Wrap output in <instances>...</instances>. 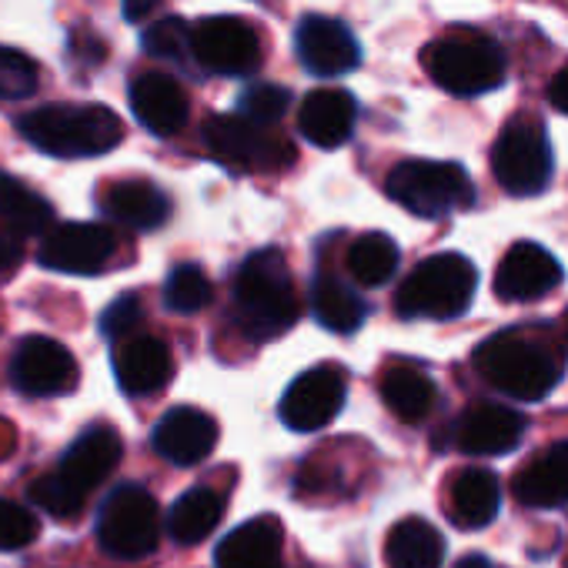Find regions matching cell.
Returning a JSON list of instances; mask_svg holds the SVG:
<instances>
[{
	"label": "cell",
	"mask_w": 568,
	"mask_h": 568,
	"mask_svg": "<svg viewBox=\"0 0 568 568\" xmlns=\"http://www.w3.org/2000/svg\"><path fill=\"white\" fill-rule=\"evenodd\" d=\"M565 328H568V315H565Z\"/></svg>",
	"instance_id": "cell-43"
},
{
	"label": "cell",
	"mask_w": 568,
	"mask_h": 568,
	"mask_svg": "<svg viewBox=\"0 0 568 568\" xmlns=\"http://www.w3.org/2000/svg\"><path fill=\"white\" fill-rule=\"evenodd\" d=\"M475 368L501 395L515 402H541L561 382L565 355L545 338L525 332H501L478 345Z\"/></svg>",
	"instance_id": "cell-2"
},
{
	"label": "cell",
	"mask_w": 568,
	"mask_h": 568,
	"mask_svg": "<svg viewBox=\"0 0 568 568\" xmlns=\"http://www.w3.org/2000/svg\"><path fill=\"white\" fill-rule=\"evenodd\" d=\"M224 515V498L211 488H191L181 495L168 515V535L178 545H197L204 541Z\"/></svg>",
	"instance_id": "cell-29"
},
{
	"label": "cell",
	"mask_w": 568,
	"mask_h": 568,
	"mask_svg": "<svg viewBox=\"0 0 568 568\" xmlns=\"http://www.w3.org/2000/svg\"><path fill=\"white\" fill-rule=\"evenodd\" d=\"M118 241L104 224H58L41 244V264L61 274H94L101 271Z\"/></svg>",
	"instance_id": "cell-14"
},
{
	"label": "cell",
	"mask_w": 568,
	"mask_h": 568,
	"mask_svg": "<svg viewBox=\"0 0 568 568\" xmlns=\"http://www.w3.org/2000/svg\"><path fill=\"white\" fill-rule=\"evenodd\" d=\"M131 111L158 138H171L187 124V98L168 74H141L131 81Z\"/></svg>",
	"instance_id": "cell-19"
},
{
	"label": "cell",
	"mask_w": 568,
	"mask_h": 568,
	"mask_svg": "<svg viewBox=\"0 0 568 568\" xmlns=\"http://www.w3.org/2000/svg\"><path fill=\"white\" fill-rule=\"evenodd\" d=\"M144 51L151 58L184 61V58H191V28L181 18H164L144 31Z\"/></svg>",
	"instance_id": "cell-34"
},
{
	"label": "cell",
	"mask_w": 568,
	"mask_h": 568,
	"mask_svg": "<svg viewBox=\"0 0 568 568\" xmlns=\"http://www.w3.org/2000/svg\"><path fill=\"white\" fill-rule=\"evenodd\" d=\"M545 98H548V104H551L558 114H565V118H568V68H561V71L548 81Z\"/></svg>",
	"instance_id": "cell-40"
},
{
	"label": "cell",
	"mask_w": 568,
	"mask_h": 568,
	"mask_svg": "<svg viewBox=\"0 0 568 568\" xmlns=\"http://www.w3.org/2000/svg\"><path fill=\"white\" fill-rule=\"evenodd\" d=\"M11 382L34 398L68 395L78 385V362L54 338H24L11 362Z\"/></svg>",
	"instance_id": "cell-12"
},
{
	"label": "cell",
	"mask_w": 568,
	"mask_h": 568,
	"mask_svg": "<svg viewBox=\"0 0 568 568\" xmlns=\"http://www.w3.org/2000/svg\"><path fill=\"white\" fill-rule=\"evenodd\" d=\"M295 44L302 64L318 78H342L362 64L358 38L335 18H305L295 34Z\"/></svg>",
	"instance_id": "cell-16"
},
{
	"label": "cell",
	"mask_w": 568,
	"mask_h": 568,
	"mask_svg": "<svg viewBox=\"0 0 568 568\" xmlns=\"http://www.w3.org/2000/svg\"><path fill=\"white\" fill-rule=\"evenodd\" d=\"M204 144L214 158L227 161L241 171H284L295 161V148L271 134L261 124L244 121L241 114H221L207 118L204 124Z\"/></svg>",
	"instance_id": "cell-9"
},
{
	"label": "cell",
	"mask_w": 568,
	"mask_h": 568,
	"mask_svg": "<svg viewBox=\"0 0 568 568\" xmlns=\"http://www.w3.org/2000/svg\"><path fill=\"white\" fill-rule=\"evenodd\" d=\"M458 568H491L481 555H468V558H462V565Z\"/></svg>",
	"instance_id": "cell-42"
},
{
	"label": "cell",
	"mask_w": 568,
	"mask_h": 568,
	"mask_svg": "<svg viewBox=\"0 0 568 568\" xmlns=\"http://www.w3.org/2000/svg\"><path fill=\"white\" fill-rule=\"evenodd\" d=\"M98 538L108 555L124 561L151 555L161 541V508L154 495L141 485L114 488L98 515Z\"/></svg>",
	"instance_id": "cell-8"
},
{
	"label": "cell",
	"mask_w": 568,
	"mask_h": 568,
	"mask_svg": "<svg viewBox=\"0 0 568 568\" xmlns=\"http://www.w3.org/2000/svg\"><path fill=\"white\" fill-rule=\"evenodd\" d=\"M0 224L14 234H44L54 224V207L24 181L0 171Z\"/></svg>",
	"instance_id": "cell-28"
},
{
	"label": "cell",
	"mask_w": 568,
	"mask_h": 568,
	"mask_svg": "<svg viewBox=\"0 0 568 568\" xmlns=\"http://www.w3.org/2000/svg\"><path fill=\"white\" fill-rule=\"evenodd\" d=\"M385 187L395 204L418 217H448L475 204V184L455 161H402Z\"/></svg>",
	"instance_id": "cell-7"
},
{
	"label": "cell",
	"mask_w": 568,
	"mask_h": 568,
	"mask_svg": "<svg viewBox=\"0 0 568 568\" xmlns=\"http://www.w3.org/2000/svg\"><path fill=\"white\" fill-rule=\"evenodd\" d=\"M491 174L511 197H535L551 184L555 151L541 118L515 114L491 144Z\"/></svg>",
	"instance_id": "cell-6"
},
{
	"label": "cell",
	"mask_w": 568,
	"mask_h": 568,
	"mask_svg": "<svg viewBox=\"0 0 568 568\" xmlns=\"http://www.w3.org/2000/svg\"><path fill=\"white\" fill-rule=\"evenodd\" d=\"M121 8H124V18L138 24V21H144L158 8V0H121Z\"/></svg>",
	"instance_id": "cell-41"
},
{
	"label": "cell",
	"mask_w": 568,
	"mask_h": 568,
	"mask_svg": "<svg viewBox=\"0 0 568 568\" xmlns=\"http://www.w3.org/2000/svg\"><path fill=\"white\" fill-rule=\"evenodd\" d=\"M21 134L54 158H98L121 144L124 128L101 104H48L21 118Z\"/></svg>",
	"instance_id": "cell-3"
},
{
	"label": "cell",
	"mask_w": 568,
	"mask_h": 568,
	"mask_svg": "<svg viewBox=\"0 0 568 568\" xmlns=\"http://www.w3.org/2000/svg\"><path fill=\"white\" fill-rule=\"evenodd\" d=\"M432 81L455 98H481L508 81V51L481 31L438 38L425 54Z\"/></svg>",
	"instance_id": "cell-4"
},
{
	"label": "cell",
	"mask_w": 568,
	"mask_h": 568,
	"mask_svg": "<svg viewBox=\"0 0 568 568\" xmlns=\"http://www.w3.org/2000/svg\"><path fill=\"white\" fill-rule=\"evenodd\" d=\"M345 405V375L332 365L312 368L292 382L281 398V422L292 432H318Z\"/></svg>",
	"instance_id": "cell-11"
},
{
	"label": "cell",
	"mask_w": 568,
	"mask_h": 568,
	"mask_svg": "<svg viewBox=\"0 0 568 568\" xmlns=\"http://www.w3.org/2000/svg\"><path fill=\"white\" fill-rule=\"evenodd\" d=\"M511 495L528 508L568 505V442L541 448L511 481Z\"/></svg>",
	"instance_id": "cell-22"
},
{
	"label": "cell",
	"mask_w": 568,
	"mask_h": 568,
	"mask_svg": "<svg viewBox=\"0 0 568 568\" xmlns=\"http://www.w3.org/2000/svg\"><path fill=\"white\" fill-rule=\"evenodd\" d=\"M104 211L128 227L154 231L171 217V201L151 181H118L104 194Z\"/></svg>",
	"instance_id": "cell-25"
},
{
	"label": "cell",
	"mask_w": 568,
	"mask_h": 568,
	"mask_svg": "<svg viewBox=\"0 0 568 568\" xmlns=\"http://www.w3.org/2000/svg\"><path fill=\"white\" fill-rule=\"evenodd\" d=\"M121 452H124V445H121V435H118L114 428H104V425L88 428V432L68 448V455H64L58 475H61L74 491H81V495L88 498V495L118 468Z\"/></svg>",
	"instance_id": "cell-18"
},
{
	"label": "cell",
	"mask_w": 568,
	"mask_h": 568,
	"mask_svg": "<svg viewBox=\"0 0 568 568\" xmlns=\"http://www.w3.org/2000/svg\"><path fill=\"white\" fill-rule=\"evenodd\" d=\"M231 315L237 332L251 342L277 338L298 322V295L281 251H254L241 264L234 277Z\"/></svg>",
	"instance_id": "cell-1"
},
{
	"label": "cell",
	"mask_w": 568,
	"mask_h": 568,
	"mask_svg": "<svg viewBox=\"0 0 568 568\" xmlns=\"http://www.w3.org/2000/svg\"><path fill=\"white\" fill-rule=\"evenodd\" d=\"M38 91V68L21 54L0 44V98L21 101Z\"/></svg>",
	"instance_id": "cell-36"
},
{
	"label": "cell",
	"mask_w": 568,
	"mask_h": 568,
	"mask_svg": "<svg viewBox=\"0 0 568 568\" xmlns=\"http://www.w3.org/2000/svg\"><path fill=\"white\" fill-rule=\"evenodd\" d=\"M292 104V91L281 88V84H251L244 94H241V118L251 121V124H274L284 118Z\"/></svg>",
	"instance_id": "cell-33"
},
{
	"label": "cell",
	"mask_w": 568,
	"mask_h": 568,
	"mask_svg": "<svg viewBox=\"0 0 568 568\" xmlns=\"http://www.w3.org/2000/svg\"><path fill=\"white\" fill-rule=\"evenodd\" d=\"M217 445V422L191 405L171 408L154 428V452L171 465H197Z\"/></svg>",
	"instance_id": "cell-17"
},
{
	"label": "cell",
	"mask_w": 568,
	"mask_h": 568,
	"mask_svg": "<svg viewBox=\"0 0 568 568\" xmlns=\"http://www.w3.org/2000/svg\"><path fill=\"white\" fill-rule=\"evenodd\" d=\"M478 271L462 254H432L425 257L395 295V308L402 318H458L468 312L475 298Z\"/></svg>",
	"instance_id": "cell-5"
},
{
	"label": "cell",
	"mask_w": 568,
	"mask_h": 568,
	"mask_svg": "<svg viewBox=\"0 0 568 568\" xmlns=\"http://www.w3.org/2000/svg\"><path fill=\"white\" fill-rule=\"evenodd\" d=\"M382 398H385V405H388V412L395 418L415 425V422H425L432 415L438 392H435V382L425 372H418L412 365H395L382 378Z\"/></svg>",
	"instance_id": "cell-26"
},
{
	"label": "cell",
	"mask_w": 568,
	"mask_h": 568,
	"mask_svg": "<svg viewBox=\"0 0 568 568\" xmlns=\"http://www.w3.org/2000/svg\"><path fill=\"white\" fill-rule=\"evenodd\" d=\"M284 528L274 515H257L237 525L214 551L217 568H284L281 565Z\"/></svg>",
	"instance_id": "cell-20"
},
{
	"label": "cell",
	"mask_w": 568,
	"mask_h": 568,
	"mask_svg": "<svg viewBox=\"0 0 568 568\" xmlns=\"http://www.w3.org/2000/svg\"><path fill=\"white\" fill-rule=\"evenodd\" d=\"M521 435H525V418L515 408L495 402L468 405L452 425V442L465 455H505L518 448Z\"/></svg>",
	"instance_id": "cell-15"
},
{
	"label": "cell",
	"mask_w": 568,
	"mask_h": 568,
	"mask_svg": "<svg viewBox=\"0 0 568 568\" xmlns=\"http://www.w3.org/2000/svg\"><path fill=\"white\" fill-rule=\"evenodd\" d=\"M31 501L44 511H51L54 518H74L84 508V495L74 491L58 471L54 475H41L31 485Z\"/></svg>",
	"instance_id": "cell-35"
},
{
	"label": "cell",
	"mask_w": 568,
	"mask_h": 568,
	"mask_svg": "<svg viewBox=\"0 0 568 568\" xmlns=\"http://www.w3.org/2000/svg\"><path fill=\"white\" fill-rule=\"evenodd\" d=\"M355 121H358L355 98L335 88L312 91L298 111V128L315 148H342L355 134Z\"/></svg>",
	"instance_id": "cell-21"
},
{
	"label": "cell",
	"mask_w": 568,
	"mask_h": 568,
	"mask_svg": "<svg viewBox=\"0 0 568 568\" xmlns=\"http://www.w3.org/2000/svg\"><path fill=\"white\" fill-rule=\"evenodd\" d=\"M312 312L315 318L328 328V332H338V335H352L362 328L368 308L365 302L348 288L345 281L338 277H318L315 288H312Z\"/></svg>",
	"instance_id": "cell-30"
},
{
	"label": "cell",
	"mask_w": 568,
	"mask_h": 568,
	"mask_svg": "<svg viewBox=\"0 0 568 568\" xmlns=\"http://www.w3.org/2000/svg\"><path fill=\"white\" fill-rule=\"evenodd\" d=\"M38 535H41V525H38L34 511H28L18 501L0 498V551L28 548Z\"/></svg>",
	"instance_id": "cell-37"
},
{
	"label": "cell",
	"mask_w": 568,
	"mask_h": 568,
	"mask_svg": "<svg viewBox=\"0 0 568 568\" xmlns=\"http://www.w3.org/2000/svg\"><path fill=\"white\" fill-rule=\"evenodd\" d=\"M561 284V264L535 241H515L495 271V295L501 302H538Z\"/></svg>",
	"instance_id": "cell-13"
},
{
	"label": "cell",
	"mask_w": 568,
	"mask_h": 568,
	"mask_svg": "<svg viewBox=\"0 0 568 568\" xmlns=\"http://www.w3.org/2000/svg\"><path fill=\"white\" fill-rule=\"evenodd\" d=\"M388 568H442L445 541L425 518H405L388 531Z\"/></svg>",
	"instance_id": "cell-27"
},
{
	"label": "cell",
	"mask_w": 568,
	"mask_h": 568,
	"mask_svg": "<svg viewBox=\"0 0 568 568\" xmlns=\"http://www.w3.org/2000/svg\"><path fill=\"white\" fill-rule=\"evenodd\" d=\"M191 54L214 74H251L261 64V41L237 18H204L191 28Z\"/></svg>",
	"instance_id": "cell-10"
},
{
	"label": "cell",
	"mask_w": 568,
	"mask_h": 568,
	"mask_svg": "<svg viewBox=\"0 0 568 568\" xmlns=\"http://www.w3.org/2000/svg\"><path fill=\"white\" fill-rule=\"evenodd\" d=\"M348 271L365 288H378L398 271V244L388 234H362L348 251Z\"/></svg>",
	"instance_id": "cell-31"
},
{
	"label": "cell",
	"mask_w": 568,
	"mask_h": 568,
	"mask_svg": "<svg viewBox=\"0 0 568 568\" xmlns=\"http://www.w3.org/2000/svg\"><path fill=\"white\" fill-rule=\"evenodd\" d=\"M211 281L201 267L194 264H178L171 274H168V284H164V305L178 315H191V312H201L204 305H211Z\"/></svg>",
	"instance_id": "cell-32"
},
{
	"label": "cell",
	"mask_w": 568,
	"mask_h": 568,
	"mask_svg": "<svg viewBox=\"0 0 568 568\" xmlns=\"http://www.w3.org/2000/svg\"><path fill=\"white\" fill-rule=\"evenodd\" d=\"M141 302L134 298V295H121L108 312H104V318H101V328H104V335L108 338H124L128 342V335L141 325Z\"/></svg>",
	"instance_id": "cell-38"
},
{
	"label": "cell",
	"mask_w": 568,
	"mask_h": 568,
	"mask_svg": "<svg viewBox=\"0 0 568 568\" xmlns=\"http://www.w3.org/2000/svg\"><path fill=\"white\" fill-rule=\"evenodd\" d=\"M114 375L128 395H154L158 388H164L171 382L174 362H171V352L164 342H158L151 335H138L118 348Z\"/></svg>",
	"instance_id": "cell-23"
},
{
	"label": "cell",
	"mask_w": 568,
	"mask_h": 568,
	"mask_svg": "<svg viewBox=\"0 0 568 568\" xmlns=\"http://www.w3.org/2000/svg\"><path fill=\"white\" fill-rule=\"evenodd\" d=\"M24 261V244L21 234H14L11 227L0 224V271H11Z\"/></svg>",
	"instance_id": "cell-39"
},
{
	"label": "cell",
	"mask_w": 568,
	"mask_h": 568,
	"mask_svg": "<svg viewBox=\"0 0 568 568\" xmlns=\"http://www.w3.org/2000/svg\"><path fill=\"white\" fill-rule=\"evenodd\" d=\"M448 515L458 528H485L501 508V481L488 468H465L448 491Z\"/></svg>",
	"instance_id": "cell-24"
}]
</instances>
